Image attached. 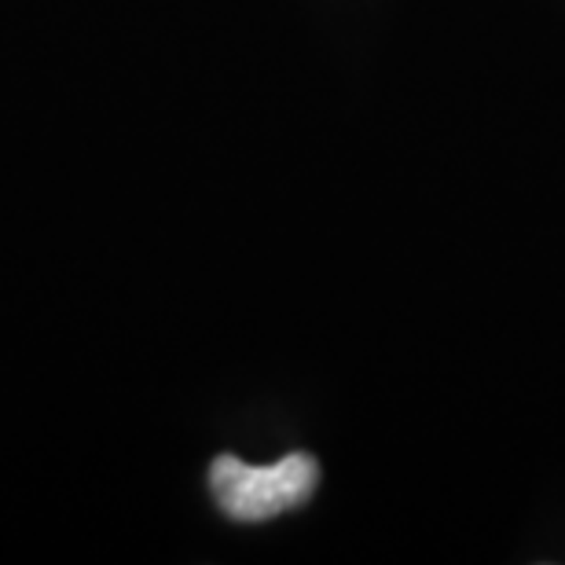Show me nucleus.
I'll return each mask as SVG.
<instances>
[{
  "instance_id": "f257e3e1",
  "label": "nucleus",
  "mask_w": 565,
  "mask_h": 565,
  "mask_svg": "<svg viewBox=\"0 0 565 565\" xmlns=\"http://www.w3.org/2000/svg\"><path fill=\"white\" fill-rule=\"evenodd\" d=\"M316 484H320V467L305 451L282 456L273 467H250L235 456H217L210 467L213 500L235 522H268L287 514L309 503Z\"/></svg>"
}]
</instances>
